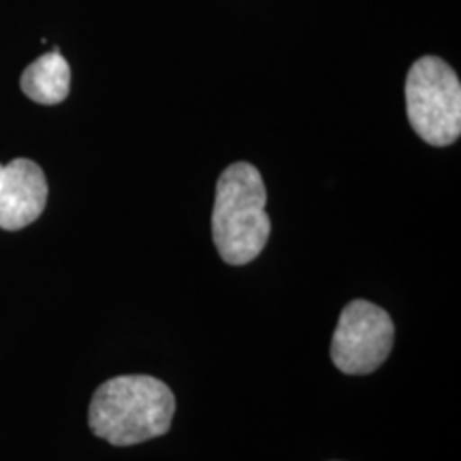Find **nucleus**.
<instances>
[{"label":"nucleus","instance_id":"f257e3e1","mask_svg":"<svg viewBox=\"0 0 461 461\" xmlns=\"http://www.w3.org/2000/svg\"><path fill=\"white\" fill-rule=\"evenodd\" d=\"M176 414V397L163 380L115 376L95 391L88 423L95 436L113 447H132L165 436Z\"/></svg>","mask_w":461,"mask_h":461},{"label":"nucleus","instance_id":"f03ea898","mask_svg":"<svg viewBox=\"0 0 461 461\" xmlns=\"http://www.w3.org/2000/svg\"><path fill=\"white\" fill-rule=\"evenodd\" d=\"M267 190L255 165L233 163L216 184L212 238L227 265H248L261 255L269 240Z\"/></svg>","mask_w":461,"mask_h":461},{"label":"nucleus","instance_id":"7ed1b4c3","mask_svg":"<svg viewBox=\"0 0 461 461\" xmlns=\"http://www.w3.org/2000/svg\"><path fill=\"white\" fill-rule=\"evenodd\" d=\"M406 113L412 131L436 148L461 135V84L442 58L423 56L406 77Z\"/></svg>","mask_w":461,"mask_h":461},{"label":"nucleus","instance_id":"20e7f679","mask_svg":"<svg viewBox=\"0 0 461 461\" xmlns=\"http://www.w3.org/2000/svg\"><path fill=\"white\" fill-rule=\"evenodd\" d=\"M395 327L383 308L355 299L339 314L331 339V359L339 372L359 376L383 366L393 348Z\"/></svg>","mask_w":461,"mask_h":461},{"label":"nucleus","instance_id":"39448f33","mask_svg":"<svg viewBox=\"0 0 461 461\" xmlns=\"http://www.w3.org/2000/svg\"><path fill=\"white\" fill-rule=\"evenodd\" d=\"M48 203V180L41 167L15 158L0 173V229L20 230L37 221Z\"/></svg>","mask_w":461,"mask_h":461},{"label":"nucleus","instance_id":"423d86ee","mask_svg":"<svg viewBox=\"0 0 461 461\" xmlns=\"http://www.w3.org/2000/svg\"><path fill=\"white\" fill-rule=\"evenodd\" d=\"M20 86L28 99L39 105H58L71 90V67L60 51H48L24 68Z\"/></svg>","mask_w":461,"mask_h":461},{"label":"nucleus","instance_id":"0eeeda50","mask_svg":"<svg viewBox=\"0 0 461 461\" xmlns=\"http://www.w3.org/2000/svg\"><path fill=\"white\" fill-rule=\"evenodd\" d=\"M0 173H3V165H0Z\"/></svg>","mask_w":461,"mask_h":461}]
</instances>
